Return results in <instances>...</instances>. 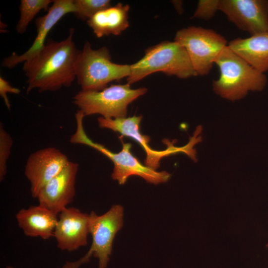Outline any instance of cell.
<instances>
[{
	"instance_id": "obj_1",
	"label": "cell",
	"mask_w": 268,
	"mask_h": 268,
	"mask_svg": "<svg viewBox=\"0 0 268 268\" xmlns=\"http://www.w3.org/2000/svg\"><path fill=\"white\" fill-rule=\"evenodd\" d=\"M74 33L71 28L63 40L49 39L36 56L23 63L27 93L34 89L40 92L56 91L72 85L76 79V65L80 52L74 42Z\"/></svg>"
},
{
	"instance_id": "obj_2",
	"label": "cell",
	"mask_w": 268,
	"mask_h": 268,
	"mask_svg": "<svg viewBox=\"0 0 268 268\" xmlns=\"http://www.w3.org/2000/svg\"><path fill=\"white\" fill-rule=\"evenodd\" d=\"M219 76L212 82L214 92L221 97L234 101L244 98L250 91H261L267 82L261 73L227 46L216 58Z\"/></svg>"
},
{
	"instance_id": "obj_3",
	"label": "cell",
	"mask_w": 268,
	"mask_h": 268,
	"mask_svg": "<svg viewBox=\"0 0 268 268\" xmlns=\"http://www.w3.org/2000/svg\"><path fill=\"white\" fill-rule=\"evenodd\" d=\"M84 117L82 112L77 110L75 116L76 130L70 136V142L91 147L109 158L114 164L112 178L117 181L119 184H124L128 178L132 175L138 176L147 182L155 185L166 182L169 179L171 174L168 172L165 171L158 172L141 164L132 154V144L124 143L122 136L119 138L122 142V149L118 153L112 152L103 145L92 140L87 135L83 128Z\"/></svg>"
},
{
	"instance_id": "obj_4",
	"label": "cell",
	"mask_w": 268,
	"mask_h": 268,
	"mask_svg": "<svg viewBox=\"0 0 268 268\" xmlns=\"http://www.w3.org/2000/svg\"><path fill=\"white\" fill-rule=\"evenodd\" d=\"M130 66L127 78L130 85L159 71L180 78L198 75L186 49L175 41H163L149 47L144 56Z\"/></svg>"
},
{
	"instance_id": "obj_5",
	"label": "cell",
	"mask_w": 268,
	"mask_h": 268,
	"mask_svg": "<svg viewBox=\"0 0 268 268\" xmlns=\"http://www.w3.org/2000/svg\"><path fill=\"white\" fill-rule=\"evenodd\" d=\"M130 72V65L112 62L106 47L94 49L87 41L76 63V79L82 90L99 91L113 81L127 78Z\"/></svg>"
},
{
	"instance_id": "obj_6",
	"label": "cell",
	"mask_w": 268,
	"mask_h": 268,
	"mask_svg": "<svg viewBox=\"0 0 268 268\" xmlns=\"http://www.w3.org/2000/svg\"><path fill=\"white\" fill-rule=\"evenodd\" d=\"M147 88L132 89L129 83L112 84L99 91L81 90L73 103L85 116L95 114L106 119L126 118L128 105L147 92Z\"/></svg>"
},
{
	"instance_id": "obj_7",
	"label": "cell",
	"mask_w": 268,
	"mask_h": 268,
	"mask_svg": "<svg viewBox=\"0 0 268 268\" xmlns=\"http://www.w3.org/2000/svg\"><path fill=\"white\" fill-rule=\"evenodd\" d=\"M141 119V115L114 119H106L101 117L98 118V123L101 128L110 129L121 134L122 136H127L135 140L146 153L144 165L154 170H156L160 167L161 159L178 152H183L194 161H197L196 157V151L194 149V146L202 141L201 136L200 135L202 131L201 126L197 127L193 136L191 137L189 142L185 146L177 147L174 145L175 141H168V144L165 149L157 150L150 147V137L140 132L139 125Z\"/></svg>"
},
{
	"instance_id": "obj_8",
	"label": "cell",
	"mask_w": 268,
	"mask_h": 268,
	"mask_svg": "<svg viewBox=\"0 0 268 268\" xmlns=\"http://www.w3.org/2000/svg\"><path fill=\"white\" fill-rule=\"evenodd\" d=\"M174 41L186 50L198 75L211 70L215 61L227 46L225 38L215 31L200 26H188L178 30Z\"/></svg>"
},
{
	"instance_id": "obj_9",
	"label": "cell",
	"mask_w": 268,
	"mask_h": 268,
	"mask_svg": "<svg viewBox=\"0 0 268 268\" xmlns=\"http://www.w3.org/2000/svg\"><path fill=\"white\" fill-rule=\"evenodd\" d=\"M89 234L91 246L86 254L99 260L98 268H106L112 251L113 242L123 224L124 209L120 205H113L101 215L92 211L90 213Z\"/></svg>"
},
{
	"instance_id": "obj_10",
	"label": "cell",
	"mask_w": 268,
	"mask_h": 268,
	"mask_svg": "<svg viewBox=\"0 0 268 268\" xmlns=\"http://www.w3.org/2000/svg\"><path fill=\"white\" fill-rule=\"evenodd\" d=\"M219 10L241 30L251 35L268 32V1L220 0Z\"/></svg>"
},
{
	"instance_id": "obj_11",
	"label": "cell",
	"mask_w": 268,
	"mask_h": 268,
	"mask_svg": "<svg viewBox=\"0 0 268 268\" xmlns=\"http://www.w3.org/2000/svg\"><path fill=\"white\" fill-rule=\"evenodd\" d=\"M69 161L65 154L54 147L41 148L31 153L25 164L24 175L30 184L32 197L36 199L40 189Z\"/></svg>"
},
{
	"instance_id": "obj_12",
	"label": "cell",
	"mask_w": 268,
	"mask_h": 268,
	"mask_svg": "<svg viewBox=\"0 0 268 268\" xmlns=\"http://www.w3.org/2000/svg\"><path fill=\"white\" fill-rule=\"evenodd\" d=\"M76 11L73 0H54L47 13L36 19L37 34L30 48L22 54L13 53L5 58L1 66L11 69L34 58L44 47L48 34L56 23L65 15Z\"/></svg>"
},
{
	"instance_id": "obj_13",
	"label": "cell",
	"mask_w": 268,
	"mask_h": 268,
	"mask_svg": "<svg viewBox=\"0 0 268 268\" xmlns=\"http://www.w3.org/2000/svg\"><path fill=\"white\" fill-rule=\"evenodd\" d=\"M77 163L70 161L55 177L38 192L39 204L55 213H59L71 203L75 195V181L78 170Z\"/></svg>"
},
{
	"instance_id": "obj_14",
	"label": "cell",
	"mask_w": 268,
	"mask_h": 268,
	"mask_svg": "<svg viewBox=\"0 0 268 268\" xmlns=\"http://www.w3.org/2000/svg\"><path fill=\"white\" fill-rule=\"evenodd\" d=\"M90 215L75 207H66L59 214L54 237L57 247L72 252L87 244Z\"/></svg>"
},
{
	"instance_id": "obj_15",
	"label": "cell",
	"mask_w": 268,
	"mask_h": 268,
	"mask_svg": "<svg viewBox=\"0 0 268 268\" xmlns=\"http://www.w3.org/2000/svg\"><path fill=\"white\" fill-rule=\"evenodd\" d=\"M18 226L28 237H39L44 240L54 237L58 215L41 205H31L20 209L15 215Z\"/></svg>"
},
{
	"instance_id": "obj_16",
	"label": "cell",
	"mask_w": 268,
	"mask_h": 268,
	"mask_svg": "<svg viewBox=\"0 0 268 268\" xmlns=\"http://www.w3.org/2000/svg\"><path fill=\"white\" fill-rule=\"evenodd\" d=\"M227 46L258 71L265 73L268 71V32L236 38Z\"/></svg>"
},
{
	"instance_id": "obj_17",
	"label": "cell",
	"mask_w": 268,
	"mask_h": 268,
	"mask_svg": "<svg viewBox=\"0 0 268 268\" xmlns=\"http://www.w3.org/2000/svg\"><path fill=\"white\" fill-rule=\"evenodd\" d=\"M130 6L118 3L96 13L87 23L97 38L119 35L129 26Z\"/></svg>"
},
{
	"instance_id": "obj_18",
	"label": "cell",
	"mask_w": 268,
	"mask_h": 268,
	"mask_svg": "<svg viewBox=\"0 0 268 268\" xmlns=\"http://www.w3.org/2000/svg\"><path fill=\"white\" fill-rule=\"evenodd\" d=\"M53 0H21L19 6L20 17L16 26V32L20 34L27 30L30 23L42 10L48 11Z\"/></svg>"
},
{
	"instance_id": "obj_19",
	"label": "cell",
	"mask_w": 268,
	"mask_h": 268,
	"mask_svg": "<svg viewBox=\"0 0 268 268\" xmlns=\"http://www.w3.org/2000/svg\"><path fill=\"white\" fill-rule=\"evenodd\" d=\"M76 11L74 14L77 18L87 21L98 12L110 6L109 0H73Z\"/></svg>"
},
{
	"instance_id": "obj_20",
	"label": "cell",
	"mask_w": 268,
	"mask_h": 268,
	"mask_svg": "<svg viewBox=\"0 0 268 268\" xmlns=\"http://www.w3.org/2000/svg\"><path fill=\"white\" fill-rule=\"evenodd\" d=\"M13 139L5 130L2 123L0 124V181L2 182L7 173V163L11 154Z\"/></svg>"
},
{
	"instance_id": "obj_21",
	"label": "cell",
	"mask_w": 268,
	"mask_h": 268,
	"mask_svg": "<svg viewBox=\"0 0 268 268\" xmlns=\"http://www.w3.org/2000/svg\"><path fill=\"white\" fill-rule=\"evenodd\" d=\"M219 0H199L192 17L206 20L210 19L219 10Z\"/></svg>"
},
{
	"instance_id": "obj_22",
	"label": "cell",
	"mask_w": 268,
	"mask_h": 268,
	"mask_svg": "<svg viewBox=\"0 0 268 268\" xmlns=\"http://www.w3.org/2000/svg\"><path fill=\"white\" fill-rule=\"evenodd\" d=\"M21 91L19 88L13 87L9 82L2 76L0 77V95L3 99L4 103L8 110H10V104L8 98V93L19 94Z\"/></svg>"
},
{
	"instance_id": "obj_23",
	"label": "cell",
	"mask_w": 268,
	"mask_h": 268,
	"mask_svg": "<svg viewBox=\"0 0 268 268\" xmlns=\"http://www.w3.org/2000/svg\"><path fill=\"white\" fill-rule=\"evenodd\" d=\"M89 258L86 254L74 262L67 261L61 268H79L82 265L89 261Z\"/></svg>"
},
{
	"instance_id": "obj_24",
	"label": "cell",
	"mask_w": 268,
	"mask_h": 268,
	"mask_svg": "<svg viewBox=\"0 0 268 268\" xmlns=\"http://www.w3.org/2000/svg\"><path fill=\"white\" fill-rule=\"evenodd\" d=\"M172 3L174 5L176 10L177 12L179 14L183 13V2L181 0H173L172 1Z\"/></svg>"
},
{
	"instance_id": "obj_25",
	"label": "cell",
	"mask_w": 268,
	"mask_h": 268,
	"mask_svg": "<svg viewBox=\"0 0 268 268\" xmlns=\"http://www.w3.org/2000/svg\"><path fill=\"white\" fill-rule=\"evenodd\" d=\"M6 268H14L13 267H12V266H7Z\"/></svg>"
},
{
	"instance_id": "obj_26",
	"label": "cell",
	"mask_w": 268,
	"mask_h": 268,
	"mask_svg": "<svg viewBox=\"0 0 268 268\" xmlns=\"http://www.w3.org/2000/svg\"><path fill=\"white\" fill-rule=\"evenodd\" d=\"M266 247L268 248V243L266 245Z\"/></svg>"
}]
</instances>
